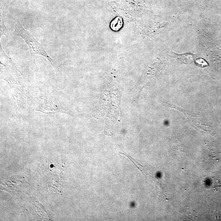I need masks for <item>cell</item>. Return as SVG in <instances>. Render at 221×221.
Here are the masks:
<instances>
[{"label":"cell","instance_id":"cell-2","mask_svg":"<svg viewBox=\"0 0 221 221\" xmlns=\"http://www.w3.org/2000/svg\"><path fill=\"white\" fill-rule=\"evenodd\" d=\"M173 57L179 60L185 64H190L192 63L194 59L193 55L192 54H174Z\"/></svg>","mask_w":221,"mask_h":221},{"label":"cell","instance_id":"cell-1","mask_svg":"<svg viewBox=\"0 0 221 221\" xmlns=\"http://www.w3.org/2000/svg\"><path fill=\"white\" fill-rule=\"evenodd\" d=\"M15 36L23 38L26 43L29 49L31 57L35 63V58L37 54L42 55L47 59L54 68L56 74H59V70L57 64L49 56L41 44L35 39V37L23 27L19 20H17L15 24L14 31Z\"/></svg>","mask_w":221,"mask_h":221},{"label":"cell","instance_id":"cell-3","mask_svg":"<svg viewBox=\"0 0 221 221\" xmlns=\"http://www.w3.org/2000/svg\"><path fill=\"white\" fill-rule=\"evenodd\" d=\"M122 22L120 18H116L111 23V28L114 30H118L122 26Z\"/></svg>","mask_w":221,"mask_h":221},{"label":"cell","instance_id":"cell-4","mask_svg":"<svg viewBox=\"0 0 221 221\" xmlns=\"http://www.w3.org/2000/svg\"><path fill=\"white\" fill-rule=\"evenodd\" d=\"M196 64L199 67H204L208 66V64L204 59L202 58L197 59L195 60Z\"/></svg>","mask_w":221,"mask_h":221}]
</instances>
